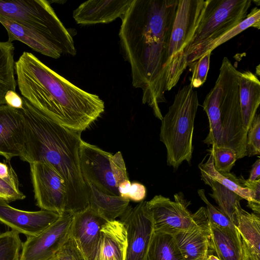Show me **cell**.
I'll return each mask as SVG.
<instances>
[{
	"mask_svg": "<svg viewBox=\"0 0 260 260\" xmlns=\"http://www.w3.org/2000/svg\"><path fill=\"white\" fill-rule=\"evenodd\" d=\"M178 0H133L121 18L119 38L131 67L133 86L142 91V103L161 120L166 102L165 67Z\"/></svg>",
	"mask_w": 260,
	"mask_h": 260,
	"instance_id": "cell-1",
	"label": "cell"
},
{
	"mask_svg": "<svg viewBox=\"0 0 260 260\" xmlns=\"http://www.w3.org/2000/svg\"><path fill=\"white\" fill-rule=\"evenodd\" d=\"M23 98L60 125L81 133L101 116L104 102L78 87L24 51L15 63Z\"/></svg>",
	"mask_w": 260,
	"mask_h": 260,
	"instance_id": "cell-2",
	"label": "cell"
},
{
	"mask_svg": "<svg viewBox=\"0 0 260 260\" xmlns=\"http://www.w3.org/2000/svg\"><path fill=\"white\" fill-rule=\"evenodd\" d=\"M22 98L24 142L19 157L29 164H49L61 176L66 187L64 212L74 215L85 210L88 190L80 166L81 133L60 125Z\"/></svg>",
	"mask_w": 260,
	"mask_h": 260,
	"instance_id": "cell-3",
	"label": "cell"
},
{
	"mask_svg": "<svg viewBox=\"0 0 260 260\" xmlns=\"http://www.w3.org/2000/svg\"><path fill=\"white\" fill-rule=\"evenodd\" d=\"M199 106L197 92L191 83L177 92L162 117L159 139L167 150V162L176 170L181 163L190 164L194 122Z\"/></svg>",
	"mask_w": 260,
	"mask_h": 260,
	"instance_id": "cell-4",
	"label": "cell"
},
{
	"mask_svg": "<svg viewBox=\"0 0 260 260\" xmlns=\"http://www.w3.org/2000/svg\"><path fill=\"white\" fill-rule=\"evenodd\" d=\"M252 3L251 0H208L193 36L178 57L177 80L187 67L188 56L198 47L211 42L243 21Z\"/></svg>",
	"mask_w": 260,
	"mask_h": 260,
	"instance_id": "cell-5",
	"label": "cell"
},
{
	"mask_svg": "<svg viewBox=\"0 0 260 260\" xmlns=\"http://www.w3.org/2000/svg\"><path fill=\"white\" fill-rule=\"evenodd\" d=\"M239 71L224 57L215 84L218 88L219 108L223 146L233 149L237 159L246 155L248 131L244 128L239 96Z\"/></svg>",
	"mask_w": 260,
	"mask_h": 260,
	"instance_id": "cell-6",
	"label": "cell"
},
{
	"mask_svg": "<svg viewBox=\"0 0 260 260\" xmlns=\"http://www.w3.org/2000/svg\"><path fill=\"white\" fill-rule=\"evenodd\" d=\"M0 16L49 38L66 48L70 55H76L72 36L49 1L0 0Z\"/></svg>",
	"mask_w": 260,
	"mask_h": 260,
	"instance_id": "cell-7",
	"label": "cell"
},
{
	"mask_svg": "<svg viewBox=\"0 0 260 260\" xmlns=\"http://www.w3.org/2000/svg\"><path fill=\"white\" fill-rule=\"evenodd\" d=\"M79 162L84 181L90 182L104 193L120 196L119 185L128 180L120 152L113 155L82 140Z\"/></svg>",
	"mask_w": 260,
	"mask_h": 260,
	"instance_id": "cell-8",
	"label": "cell"
},
{
	"mask_svg": "<svg viewBox=\"0 0 260 260\" xmlns=\"http://www.w3.org/2000/svg\"><path fill=\"white\" fill-rule=\"evenodd\" d=\"M208 0H178L170 37L168 59L165 67L166 91L178 82L176 71L178 57L191 40L203 16Z\"/></svg>",
	"mask_w": 260,
	"mask_h": 260,
	"instance_id": "cell-9",
	"label": "cell"
},
{
	"mask_svg": "<svg viewBox=\"0 0 260 260\" xmlns=\"http://www.w3.org/2000/svg\"><path fill=\"white\" fill-rule=\"evenodd\" d=\"M174 201L161 195H156L147 202L154 231L174 235L198 226L206 208L201 207L194 213L188 210L189 205L180 192L174 194Z\"/></svg>",
	"mask_w": 260,
	"mask_h": 260,
	"instance_id": "cell-10",
	"label": "cell"
},
{
	"mask_svg": "<svg viewBox=\"0 0 260 260\" xmlns=\"http://www.w3.org/2000/svg\"><path fill=\"white\" fill-rule=\"evenodd\" d=\"M126 233L125 260H146L154 232L151 214L146 201L136 206H128L120 217Z\"/></svg>",
	"mask_w": 260,
	"mask_h": 260,
	"instance_id": "cell-11",
	"label": "cell"
},
{
	"mask_svg": "<svg viewBox=\"0 0 260 260\" xmlns=\"http://www.w3.org/2000/svg\"><path fill=\"white\" fill-rule=\"evenodd\" d=\"M31 180L36 205L42 210L64 212L66 187L58 173L49 164H29Z\"/></svg>",
	"mask_w": 260,
	"mask_h": 260,
	"instance_id": "cell-12",
	"label": "cell"
},
{
	"mask_svg": "<svg viewBox=\"0 0 260 260\" xmlns=\"http://www.w3.org/2000/svg\"><path fill=\"white\" fill-rule=\"evenodd\" d=\"M73 215L64 212L37 236L22 243L20 260H46L53 256L71 236Z\"/></svg>",
	"mask_w": 260,
	"mask_h": 260,
	"instance_id": "cell-13",
	"label": "cell"
},
{
	"mask_svg": "<svg viewBox=\"0 0 260 260\" xmlns=\"http://www.w3.org/2000/svg\"><path fill=\"white\" fill-rule=\"evenodd\" d=\"M61 215L42 209L37 211L19 210L0 198V222L27 237L38 235L57 220Z\"/></svg>",
	"mask_w": 260,
	"mask_h": 260,
	"instance_id": "cell-14",
	"label": "cell"
},
{
	"mask_svg": "<svg viewBox=\"0 0 260 260\" xmlns=\"http://www.w3.org/2000/svg\"><path fill=\"white\" fill-rule=\"evenodd\" d=\"M24 124L21 109L0 105V155L6 160L20 156L23 146Z\"/></svg>",
	"mask_w": 260,
	"mask_h": 260,
	"instance_id": "cell-15",
	"label": "cell"
},
{
	"mask_svg": "<svg viewBox=\"0 0 260 260\" xmlns=\"http://www.w3.org/2000/svg\"><path fill=\"white\" fill-rule=\"evenodd\" d=\"M106 222L89 206L73 215L71 236L86 260H89L99 242L101 230Z\"/></svg>",
	"mask_w": 260,
	"mask_h": 260,
	"instance_id": "cell-16",
	"label": "cell"
},
{
	"mask_svg": "<svg viewBox=\"0 0 260 260\" xmlns=\"http://www.w3.org/2000/svg\"><path fill=\"white\" fill-rule=\"evenodd\" d=\"M133 0H89L81 4L73 17L77 24L92 25L111 22L121 18Z\"/></svg>",
	"mask_w": 260,
	"mask_h": 260,
	"instance_id": "cell-17",
	"label": "cell"
},
{
	"mask_svg": "<svg viewBox=\"0 0 260 260\" xmlns=\"http://www.w3.org/2000/svg\"><path fill=\"white\" fill-rule=\"evenodd\" d=\"M185 260H202L214 254L211 242V228L206 208L198 226L173 235Z\"/></svg>",
	"mask_w": 260,
	"mask_h": 260,
	"instance_id": "cell-18",
	"label": "cell"
},
{
	"mask_svg": "<svg viewBox=\"0 0 260 260\" xmlns=\"http://www.w3.org/2000/svg\"><path fill=\"white\" fill-rule=\"evenodd\" d=\"M0 23L7 31L8 41H19L34 50L53 58L70 55L68 51L49 38L27 28L9 18L0 16Z\"/></svg>",
	"mask_w": 260,
	"mask_h": 260,
	"instance_id": "cell-19",
	"label": "cell"
},
{
	"mask_svg": "<svg viewBox=\"0 0 260 260\" xmlns=\"http://www.w3.org/2000/svg\"><path fill=\"white\" fill-rule=\"evenodd\" d=\"M126 233L119 220L106 222L89 260H125Z\"/></svg>",
	"mask_w": 260,
	"mask_h": 260,
	"instance_id": "cell-20",
	"label": "cell"
},
{
	"mask_svg": "<svg viewBox=\"0 0 260 260\" xmlns=\"http://www.w3.org/2000/svg\"><path fill=\"white\" fill-rule=\"evenodd\" d=\"M209 156L205 162H201L199 165L201 175H203L214 180L229 190L233 191L242 199L248 201L247 206L259 215L260 192H255L247 187H242L238 177L233 173L220 174L215 170L213 166V154L210 149Z\"/></svg>",
	"mask_w": 260,
	"mask_h": 260,
	"instance_id": "cell-21",
	"label": "cell"
},
{
	"mask_svg": "<svg viewBox=\"0 0 260 260\" xmlns=\"http://www.w3.org/2000/svg\"><path fill=\"white\" fill-rule=\"evenodd\" d=\"M239 96L243 124L248 131L260 104V82L249 71L241 72Z\"/></svg>",
	"mask_w": 260,
	"mask_h": 260,
	"instance_id": "cell-22",
	"label": "cell"
},
{
	"mask_svg": "<svg viewBox=\"0 0 260 260\" xmlns=\"http://www.w3.org/2000/svg\"><path fill=\"white\" fill-rule=\"evenodd\" d=\"M210 225V242L215 256L220 260H242V242L238 230Z\"/></svg>",
	"mask_w": 260,
	"mask_h": 260,
	"instance_id": "cell-23",
	"label": "cell"
},
{
	"mask_svg": "<svg viewBox=\"0 0 260 260\" xmlns=\"http://www.w3.org/2000/svg\"><path fill=\"white\" fill-rule=\"evenodd\" d=\"M85 182L88 190L89 206L107 221L115 220L128 207V199L106 194L90 182Z\"/></svg>",
	"mask_w": 260,
	"mask_h": 260,
	"instance_id": "cell-24",
	"label": "cell"
},
{
	"mask_svg": "<svg viewBox=\"0 0 260 260\" xmlns=\"http://www.w3.org/2000/svg\"><path fill=\"white\" fill-rule=\"evenodd\" d=\"M235 225L241 239L248 245L256 258L260 260L259 216L243 209L240 202H238L235 206Z\"/></svg>",
	"mask_w": 260,
	"mask_h": 260,
	"instance_id": "cell-25",
	"label": "cell"
},
{
	"mask_svg": "<svg viewBox=\"0 0 260 260\" xmlns=\"http://www.w3.org/2000/svg\"><path fill=\"white\" fill-rule=\"evenodd\" d=\"M250 27L257 29L260 28V9L257 7L253 8L247 14L246 18L238 25L211 42L201 45L194 50L187 57V66Z\"/></svg>",
	"mask_w": 260,
	"mask_h": 260,
	"instance_id": "cell-26",
	"label": "cell"
},
{
	"mask_svg": "<svg viewBox=\"0 0 260 260\" xmlns=\"http://www.w3.org/2000/svg\"><path fill=\"white\" fill-rule=\"evenodd\" d=\"M203 107L209 122V132L204 143L208 146L215 144L218 146H223L219 108L218 88L216 84L206 95Z\"/></svg>",
	"mask_w": 260,
	"mask_h": 260,
	"instance_id": "cell-27",
	"label": "cell"
},
{
	"mask_svg": "<svg viewBox=\"0 0 260 260\" xmlns=\"http://www.w3.org/2000/svg\"><path fill=\"white\" fill-rule=\"evenodd\" d=\"M14 51L12 42L0 41V105L6 104L5 97L8 91H16Z\"/></svg>",
	"mask_w": 260,
	"mask_h": 260,
	"instance_id": "cell-28",
	"label": "cell"
},
{
	"mask_svg": "<svg viewBox=\"0 0 260 260\" xmlns=\"http://www.w3.org/2000/svg\"><path fill=\"white\" fill-rule=\"evenodd\" d=\"M146 260H185L173 235L154 231Z\"/></svg>",
	"mask_w": 260,
	"mask_h": 260,
	"instance_id": "cell-29",
	"label": "cell"
},
{
	"mask_svg": "<svg viewBox=\"0 0 260 260\" xmlns=\"http://www.w3.org/2000/svg\"><path fill=\"white\" fill-rule=\"evenodd\" d=\"M201 178L206 184L211 187L212 193L209 194L215 200L218 209L235 224V206L237 202L242 199L220 183L203 175H201Z\"/></svg>",
	"mask_w": 260,
	"mask_h": 260,
	"instance_id": "cell-30",
	"label": "cell"
},
{
	"mask_svg": "<svg viewBox=\"0 0 260 260\" xmlns=\"http://www.w3.org/2000/svg\"><path fill=\"white\" fill-rule=\"evenodd\" d=\"M22 242L19 234L11 230L0 234V260H20Z\"/></svg>",
	"mask_w": 260,
	"mask_h": 260,
	"instance_id": "cell-31",
	"label": "cell"
},
{
	"mask_svg": "<svg viewBox=\"0 0 260 260\" xmlns=\"http://www.w3.org/2000/svg\"><path fill=\"white\" fill-rule=\"evenodd\" d=\"M210 150L215 170L220 174L230 173L237 159L235 152L230 148L218 146L215 144L212 145Z\"/></svg>",
	"mask_w": 260,
	"mask_h": 260,
	"instance_id": "cell-32",
	"label": "cell"
},
{
	"mask_svg": "<svg viewBox=\"0 0 260 260\" xmlns=\"http://www.w3.org/2000/svg\"><path fill=\"white\" fill-rule=\"evenodd\" d=\"M17 175L14 170L7 177L0 178V198L8 203L23 200L25 196L19 190Z\"/></svg>",
	"mask_w": 260,
	"mask_h": 260,
	"instance_id": "cell-33",
	"label": "cell"
},
{
	"mask_svg": "<svg viewBox=\"0 0 260 260\" xmlns=\"http://www.w3.org/2000/svg\"><path fill=\"white\" fill-rule=\"evenodd\" d=\"M198 193L206 205L207 214L210 224L221 228L230 229L233 230L237 229L236 225L227 216L209 202L206 198L204 189H198Z\"/></svg>",
	"mask_w": 260,
	"mask_h": 260,
	"instance_id": "cell-34",
	"label": "cell"
},
{
	"mask_svg": "<svg viewBox=\"0 0 260 260\" xmlns=\"http://www.w3.org/2000/svg\"><path fill=\"white\" fill-rule=\"evenodd\" d=\"M211 52V51H208L199 59L188 64L192 71L190 83L193 88H199L205 82Z\"/></svg>",
	"mask_w": 260,
	"mask_h": 260,
	"instance_id": "cell-35",
	"label": "cell"
},
{
	"mask_svg": "<svg viewBox=\"0 0 260 260\" xmlns=\"http://www.w3.org/2000/svg\"><path fill=\"white\" fill-rule=\"evenodd\" d=\"M246 155L260 154V115H255L248 131L246 139Z\"/></svg>",
	"mask_w": 260,
	"mask_h": 260,
	"instance_id": "cell-36",
	"label": "cell"
},
{
	"mask_svg": "<svg viewBox=\"0 0 260 260\" xmlns=\"http://www.w3.org/2000/svg\"><path fill=\"white\" fill-rule=\"evenodd\" d=\"M54 258L55 260H86L71 236Z\"/></svg>",
	"mask_w": 260,
	"mask_h": 260,
	"instance_id": "cell-37",
	"label": "cell"
},
{
	"mask_svg": "<svg viewBox=\"0 0 260 260\" xmlns=\"http://www.w3.org/2000/svg\"><path fill=\"white\" fill-rule=\"evenodd\" d=\"M146 194L145 186L138 182L131 183L128 193V199L134 202H141L145 199Z\"/></svg>",
	"mask_w": 260,
	"mask_h": 260,
	"instance_id": "cell-38",
	"label": "cell"
},
{
	"mask_svg": "<svg viewBox=\"0 0 260 260\" xmlns=\"http://www.w3.org/2000/svg\"><path fill=\"white\" fill-rule=\"evenodd\" d=\"M6 104L15 109L22 108L23 101L22 96H19L16 91L10 90L5 95Z\"/></svg>",
	"mask_w": 260,
	"mask_h": 260,
	"instance_id": "cell-39",
	"label": "cell"
},
{
	"mask_svg": "<svg viewBox=\"0 0 260 260\" xmlns=\"http://www.w3.org/2000/svg\"><path fill=\"white\" fill-rule=\"evenodd\" d=\"M131 185V183L129 180H125L120 183L118 186V192L120 197L124 199H128Z\"/></svg>",
	"mask_w": 260,
	"mask_h": 260,
	"instance_id": "cell-40",
	"label": "cell"
},
{
	"mask_svg": "<svg viewBox=\"0 0 260 260\" xmlns=\"http://www.w3.org/2000/svg\"><path fill=\"white\" fill-rule=\"evenodd\" d=\"M260 176V159L258 158L253 164L250 172L249 180L253 181L259 178Z\"/></svg>",
	"mask_w": 260,
	"mask_h": 260,
	"instance_id": "cell-41",
	"label": "cell"
},
{
	"mask_svg": "<svg viewBox=\"0 0 260 260\" xmlns=\"http://www.w3.org/2000/svg\"><path fill=\"white\" fill-rule=\"evenodd\" d=\"M242 240V239H241ZM243 247L242 260H258L253 254L248 245L242 240Z\"/></svg>",
	"mask_w": 260,
	"mask_h": 260,
	"instance_id": "cell-42",
	"label": "cell"
},
{
	"mask_svg": "<svg viewBox=\"0 0 260 260\" xmlns=\"http://www.w3.org/2000/svg\"><path fill=\"white\" fill-rule=\"evenodd\" d=\"M208 260H220L215 255L211 254L208 256Z\"/></svg>",
	"mask_w": 260,
	"mask_h": 260,
	"instance_id": "cell-43",
	"label": "cell"
},
{
	"mask_svg": "<svg viewBox=\"0 0 260 260\" xmlns=\"http://www.w3.org/2000/svg\"><path fill=\"white\" fill-rule=\"evenodd\" d=\"M46 260H55V259H54V256H53V257H52L49 259H46Z\"/></svg>",
	"mask_w": 260,
	"mask_h": 260,
	"instance_id": "cell-44",
	"label": "cell"
},
{
	"mask_svg": "<svg viewBox=\"0 0 260 260\" xmlns=\"http://www.w3.org/2000/svg\"><path fill=\"white\" fill-rule=\"evenodd\" d=\"M202 260H208V258L205 259H202Z\"/></svg>",
	"mask_w": 260,
	"mask_h": 260,
	"instance_id": "cell-45",
	"label": "cell"
}]
</instances>
